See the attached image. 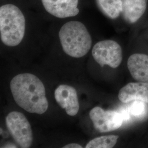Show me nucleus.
I'll list each match as a JSON object with an SVG mask.
<instances>
[{
	"mask_svg": "<svg viewBox=\"0 0 148 148\" xmlns=\"http://www.w3.org/2000/svg\"><path fill=\"white\" fill-rule=\"evenodd\" d=\"M148 0H122V15L123 19L133 24L142 17L145 12Z\"/></svg>",
	"mask_w": 148,
	"mask_h": 148,
	"instance_id": "obj_11",
	"label": "nucleus"
},
{
	"mask_svg": "<svg viewBox=\"0 0 148 148\" xmlns=\"http://www.w3.org/2000/svg\"><path fill=\"white\" fill-rule=\"evenodd\" d=\"M82 147L79 144L70 143L63 147V148H82Z\"/></svg>",
	"mask_w": 148,
	"mask_h": 148,
	"instance_id": "obj_15",
	"label": "nucleus"
},
{
	"mask_svg": "<svg viewBox=\"0 0 148 148\" xmlns=\"http://www.w3.org/2000/svg\"><path fill=\"white\" fill-rule=\"evenodd\" d=\"M5 123L14 140L21 148H30L33 141L32 127L26 117L12 111L5 117Z\"/></svg>",
	"mask_w": 148,
	"mask_h": 148,
	"instance_id": "obj_4",
	"label": "nucleus"
},
{
	"mask_svg": "<svg viewBox=\"0 0 148 148\" xmlns=\"http://www.w3.org/2000/svg\"><path fill=\"white\" fill-rule=\"evenodd\" d=\"M100 11L111 19L117 18L122 10V0H95Z\"/></svg>",
	"mask_w": 148,
	"mask_h": 148,
	"instance_id": "obj_12",
	"label": "nucleus"
},
{
	"mask_svg": "<svg viewBox=\"0 0 148 148\" xmlns=\"http://www.w3.org/2000/svg\"><path fill=\"white\" fill-rule=\"evenodd\" d=\"M145 111V105L144 102L141 101H134L130 108V112L136 117L143 116Z\"/></svg>",
	"mask_w": 148,
	"mask_h": 148,
	"instance_id": "obj_14",
	"label": "nucleus"
},
{
	"mask_svg": "<svg viewBox=\"0 0 148 148\" xmlns=\"http://www.w3.org/2000/svg\"><path fill=\"white\" fill-rule=\"evenodd\" d=\"M119 137L118 136L109 135L95 138L87 143L86 148H113L116 144Z\"/></svg>",
	"mask_w": 148,
	"mask_h": 148,
	"instance_id": "obj_13",
	"label": "nucleus"
},
{
	"mask_svg": "<svg viewBox=\"0 0 148 148\" xmlns=\"http://www.w3.org/2000/svg\"><path fill=\"white\" fill-rule=\"evenodd\" d=\"M127 67L134 79L139 82H148V56L136 53L127 61Z\"/></svg>",
	"mask_w": 148,
	"mask_h": 148,
	"instance_id": "obj_10",
	"label": "nucleus"
},
{
	"mask_svg": "<svg viewBox=\"0 0 148 148\" xmlns=\"http://www.w3.org/2000/svg\"><path fill=\"white\" fill-rule=\"evenodd\" d=\"M25 19L16 5L7 4L0 8L1 40L5 45L14 47L21 43L25 34Z\"/></svg>",
	"mask_w": 148,
	"mask_h": 148,
	"instance_id": "obj_3",
	"label": "nucleus"
},
{
	"mask_svg": "<svg viewBox=\"0 0 148 148\" xmlns=\"http://www.w3.org/2000/svg\"><path fill=\"white\" fill-rule=\"evenodd\" d=\"M56 101L66 114L71 116H75L79 111V105L77 91L69 85H59L55 90Z\"/></svg>",
	"mask_w": 148,
	"mask_h": 148,
	"instance_id": "obj_7",
	"label": "nucleus"
},
{
	"mask_svg": "<svg viewBox=\"0 0 148 148\" xmlns=\"http://www.w3.org/2000/svg\"><path fill=\"white\" fill-rule=\"evenodd\" d=\"M92 53L93 58L101 67L108 65L112 68H116L122 60L121 47L113 40H104L97 43Z\"/></svg>",
	"mask_w": 148,
	"mask_h": 148,
	"instance_id": "obj_5",
	"label": "nucleus"
},
{
	"mask_svg": "<svg viewBox=\"0 0 148 148\" xmlns=\"http://www.w3.org/2000/svg\"><path fill=\"white\" fill-rule=\"evenodd\" d=\"M46 11L57 18H65L77 16L79 0H41Z\"/></svg>",
	"mask_w": 148,
	"mask_h": 148,
	"instance_id": "obj_8",
	"label": "nucleus"
},
{
	"mask_svg": "<svg viewBox=\"0 0 148 148\" xmlns=\"http://www.w3.org/2000/svg\"><path fill=\"white\" fill-rule=\"evenodd\" d=\"M59 37L64 52L74 58L84 57L90 51L92 38L81 22L71 21L61 27Z\"/></svg>",
	"mask_w": 148,
	"mask_h": 148,
	"instance_id": "obj_2",
	"label": "nucleus"
},
{
	"mask_svg": "<svg viewBox=\"0 0 148 148\" xmlns=\"http://www.w3.org/2000/svg\"><path fill=\"white\" fill-rule=\"evenodd\" d=\"M10 87L16 103L25 111L41 115L47 110L45 87L36 76L19 74L11 80Z\"/></svg>",
	"mask_w": 148,
	"mask_h": 148,
	"instance_id": "obj_1",
	"label": "nucleus"
},
{
	"mask_svg": "<svg viewBox=\"0 0 148 148\" xmlns=\"http://www.w3.org/2000/svg\"><path fill=\"white\" fill-rule=\"evenodd\" d=\"M90 117L95 128L100 132L115 131L121 126L124 121L120 112L104 110L99 106L95 107L90 111Z\"/></svg>",
	"mask_w": 148,
	"mask_h": 148,
	"instance_id": "obj_6",
	"label": "nucleus"
},
{
	"mask_svg": "<svg viewBox=\"0 0 148 148\" xmlns=\"http://www.w3.org/2000/svg\"><path fill=\"white\" fill-rule=\"evenodd\" d=\"M119 100L127 103L132 101H141L148 103V82H131L120 90Z\"/></svg>",
	"mask_w": 148,
	"mask_h": 148,
	"instance_id": "obj_9",
	"label": "nucleus"
}]
</instances>
